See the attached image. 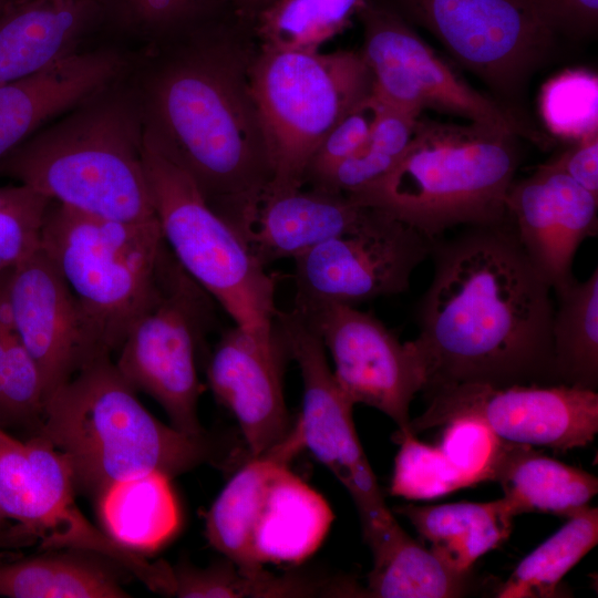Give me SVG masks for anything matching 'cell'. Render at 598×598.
Instances as JSON below:
<instances>
[{
	"label": "cell",
	"mask_w": 598,
	"mask_h": 598,
	"mask_svg": "<svg viewBox=\"0 0 598 598\" xmlns=\"http://www.w3.org/2000/svg\"><path fill=\"white\" fill-rule=\"evenodd\" d=\"M431 282L415 307L412 340L424 394L460 384H560L554 358L551 287L512 220L463 226L432 240Z\"/></svg>",
	"instance_id": "cell-1"
},
{
	"label": "cell",
	"mask_w": 598,
	"mask_h": 598,
	"mask_svg": "<svg viewBox=\"0 0 598 598\" xmlns=\"http://www.w3.org/2000/svg\"><path fill=\"white\" fill-rule=\"evenodd\" d=\"M174 30L181 42L152 76L147 123L225 218L272 178L252 91L255 18L224 1Z\"/></svg>",
	"instance_id": "cell-2"
},
{
	"label": "cell",
	"mask_w": 598,
	"mask_h": 598,
	"mask_svg": "<svg viewBox=\"0 0 598 598\" xmlns=\"http://www.w3.org/2000/svg\"><path fill=\"white\" fill-rule=\"evenodd\" d=\"M519 138L503 126L420 116L398 163L347 196L430 240L457 226L504 223L511 219L507 195L522 161Z\"/></svg>",
	"instance_id": "cell-3"
},
{
	"label": "cell",
	"mask_w": 598,
	"mask_h": 598,
	"mask_svg": "<svg viewBox=\"0 0 598 598\" xmlns=\"http://www.w3.org/2000/svg\"><path fill=\"white\" fill-rule=\"evenodd\" d=\"M68 461L74 485L95 498L115 482L148 472L169 478L218 461L214 443L153 416L111 355L83 365L47 400L34 432Z\"/></svg>",
	"instance_id": "cell-4"
},
{
	"label": "cell",
	"mask_w": 598,
	"mask_h": 598,
	"mask_svg": "<svg viewBox=\"0 0 598 598\" xmlns=\"http://www.w3.org/2000/svg\"><path fill=\"white\" fill-rule=\"evenodd\" d=\"M142 143L143 125L127 105L94 103L25 140L0 161V174L89 215L151 221Z\"/></svg>",
	"instance_id": "cell-5"
},
{
	"label": "cell",
	"mask_w": 598,
	"mask_h": 598,
	"mask_svg": "<svg viewBox=\"0 0 598 598\" xmlns=\"http://www.w3.org/2000/svg\"><path fill=\"white\" fill-rule=\"evenodd\" d=\"M142 156L155 216L174 258L236 326L271 337L278 310L276 278L209 206L148 123L143 125Z\"/></svg>",
	"instance_id": "cell-6"
},
{
	"label": "cell",
	"mask_w": 598,
	"mask_h": 598,
	"mask_svg": "<svg viewBox=\"0 0 598 598\" xmlns=\"http://www.w3.org/2000/svg\"><path fill=\"white\" fill-rule=\"evenodd\" d=\"M40 247L93 324L115 352L155 298L169 254L157 219L125 223L51 202Z\"/></svg>",
	"instance_id": "cell-7"
},
{
	"label": "cell",
	"mask_w": 598,
	"mask_h": 598,
	"mask_svg": "<svg viewBox=\"0 0 598 598\" xmlns=\"http://www.w3.org/2000/svg\"><path fill=\"white\" fill-rule=\"evenodd\" d=\"M424 28L472 73L522 127L542 142L528 111V87L557 49L558 32L535 0H377Z\"/></svg>",
	"instance_id": "cell-8"
},
{
	"label": "cell",
	"mask_w": 598,
	"mask_h": 598,
	"mask_svg": "<svg viewBox=\"0 0 598 598\" xmlns=\"http://www.w3.org/2000/svg\"><path fill=\"white\" fill-rule=\"evenodd\" d=\"M252 91L267 140L268 188L303 187L308 163L327 134L373 91L360 51H264L252 70Z\"/></svg>",
	"instance_id": "cell-9"
},
{
	"label": "cell",
	"mask_w": 598,
	"mask_h": 598,
	"mask_svg": "<svg viewBox=\"0 0 598 598\" xmlns=\"http://www.w3.org/2000/svg\"><path fill=\"white\" fill-rule=\"evenodd\" d=\"M210 299L169 250L157 293L128 329L114 362L136 392L154 399L171 425L188 435L205 434L197 416L196 354L212 327Z\"/></svg>",
	"instance_id": "cell-10"
},
{
	"label": "cell",
	"mask_w": 598,
	"mask_h": 598,
	"mask_svg": "<svg viewBox=\"0 0 598 598\" xmlns=\"http://www.w3.org/2000/svg\"><path fill=\"white\" fill-rule=\"evenodd\" d=\"M274 322L302 379V411L297 422L305 448L350 493L360 514L364 540L374 554L404 530L386 507L359 441L352 417L354 404L338 385L322 341L305 318L293 308L278 309Z\"/></svg>",
	"instance_id": "cell-11"
},
{
	"label": "cell",
	"mask_w": 598,
	"mask_h": 598,
	"mask_svg": "<svg viewBox=\"0 0 598 598\" xmlns=\"http://www.w3.org/2000/svg\"><path fill=\"white\" fill-rule=\"evenodd\" d=\"M360 53L373 93L385 104L421 115L430 109L472 123L496 125L525 137L517 122L489 95L471 86L394 11L370 0L358 13Z\"/></svg>",
	"instance_id": "cell-12"
},
{
	"label": "cell",
	"mask_w": 598,
	"mask_h": 598,
	"mask_svg": "<svg viewBox=\"0 0 598 598\" xmlns=\"http://www.w3.org/2000/svg\"><path fill=\"white\" fill-rule=\"evenodd\" d=\"M432 240L415 228L369 207L353 231L326 240L295 261V308L358 306L406 292Z\"/></svg>",
	"instance_id": "cell-13"
},
{
	"label": "cell",
	"mask_w": 598,
	"mask_h": 598,
	"mask_svg": "<svg viewBox=\"0 0 598 598\" xmlns=\"http://www.w3.org/2000/svg\"><path fill=\"white\" fill-rule=\"evenodd\" d=\"M427 409L410 421L416 434L456 417L482 422L499 440L567 451L588 445L598 432V393L556 385L460 384L424 394Z\"/></svg>",
	"instance_id": "cell-14"
},
{
	"label": "cell",
	"mask_w": 598,
	"mask_h": 598,
	"mask_svg": "<svg viewBox=\"0 0 598 598\" xmlns=\"http://www.w3.org/2000/svg\"><path fill=\"white\" fill-rule=\"evenodd\" d=\"M319 334L333 361L334 379L353 403L372 406L410 430V404L425 384V370L413 341L402 342L373 312L357 306L297 309Z\"/></svg>",
	"instance_id": "cell-15"
},
{
	"label": "cell",
	"mask_w": 598,
	"mask_h": 598,
	"mask_svg": "<svg viewBox=\"0 0 598 598\" xmlns=\"http://www.w3.org/2000/svg\"><path fill=\"white\" fill-rule=\"evenodd\" d=\"M8 295L16 332L40 370L47 400L83 365L111 355L40 246L11 270Z\"/></svg>",
	"instance_id": "cell-16"
},
{
	"label": "cell",
	"mask_w": 598,
	"mask_h": 598,
	"mask_svg": "<svg viewBox=\"0 0 598 598\" xmlns=\"http://www.w3.org/2000/svg\"><path fill=\"white\" fill-rule=\"evenodd\" d=\"M289 358L274 323L271 337H258L234 326L221 334L207 364L216 399L236 417L250 457L261 455L291 430L282 389Z\"/></svg>",
	"instance_id": "cell-17"
},
{
	"label": "cell",
	"mask_w": 598,
	"mask_h": 598,
	"mask_svg": "<svg viewBox=\"0 0 598 598\" xmlns=\"http://www.w3.org/2000/svg\"><path fill=\"white\" fill-rule=\"evenodd\" d=\"M507 210L519 243L553 291L571 282L579 246L598 234V197L540 164L513 182Z\"/></svg>",
	"instance_id": "cell-18"
},
{
	"label": "cell",
	"mask_w": 598,
	"mask_h": 598,
	"mask_svg": "<svg viewBox=\"0 0 598 598\" xmlns=\"http://www.w3.org/2000/svg\"><path fill=\"white\" fill-rule=\"evenodd\" d=\"M368 213L369 207L354 204L341 193L311 187L289 192L267 188L224 219L266 268L355 230Z\"/></svg>",
	"instance_id": "cell-19"
},
{
	"label": "cell",
	"mask_w": 598,
	"mask_h": 598,
	"mask_svg": "<svg viewBox=\"0 0 598 598\" xmlns=\"http://www.w3.org/2000/svg\"><path fill=\"white\" fill-rule=\"evenodd\" d=\"M121 69L111 52L69 53L0 85V161L47 120L101 92Z\"/></svg>",
	"instance_id": "cell-20"
},
{
	"label": "cell",
	"mask_w": 598,
	"mask_h": 598,
	"mask_svg": "<svg viewBox=\"0 0 598 598\" xmlns=\"http://www.w3.org/2000/svg\"><path fill=\"white\" fill-rule=\"evenodd\" d=\"M105 19V0H13L0 14V85L69 54Z\"/></svg>",
	"instance_id": "cell-21"
},
{
	"label": "cell",
	"mask_w": 598,
	"mask_h": 598,
	"mask_svg": "<svg viewBox=\"0 0 598 598\" xmlns=\"http://www.w3.org/2000/svg\"><path fill=\"white\" fill-rule=\"evenodd\" d=\"M328 502L288 465L272 475L257 509L251 550L259 565H298L324 540L333 522Z\"/></svg>",
	"instance_id": "cell-22"
},
{
	"label": "cell",
	"mask_w": 598,
	"mask_h": 598,
	"mask_svg": "<svg viewBox=\"0 0 598 598\" xmlns=\"http://www.w3.org/2000/svg\"><path fill=\"white\" fill-rule=\"evenodd\" d=\"M302 450L303 439L296 421L280 442L261 455L250 457L236 472L206 514L207 542L246 575L264 570L252 555L251 530L269 481Z\"/></svg>",
	"instance_id": "cell-23"
},
{
	"label": "cell",
	"mask_w": 598,
	"mask_h": 598,
	"mask_svg": "<svg viewBox=\"0 0 598 598\" xmlns=\"http://www.w3.org/2000/svg\"><path fill=\"white\" fill-rule=\"evenodd\" d=\"M13 555V554H12ZM0 553V596L8 598H123V573L115 561L95 553L47 550L10 559ZM131 575V574H130Z\"/></svg>",
	"instance_id": "cell-24"
},
{
	"label": "cell",
	"mask_w": 598,
	"mask_h": 598,
	"mask_svg": "<svg viewBox=\"0 0 598 598\" xmlns=\"http://www.w3.org/2000/svg\"><path fill=\"white\" fill-rule=\"evenodd\" d=\"M451 568L470 573L473 564L507 539L517 512L502 497L488 503L395 507Z\"/></svg>",
	"instance_id": "cell-25"
},
{
	"label": "cell",
	"mask_w": 598,
	"mask_h": 598,
	"mask_svg": "<svg viewBox=\"0 0 598 598\" xmlns=\"http://www.w3.org/2000/svg\"><path fill=\"white\" fill-rule=\"evenodd\" d=\"M493 481L501 484L517 515L545 512L568 518L598 492L595 475L545 456L529 445L504 441Z\"/></svg>",
	"instance_id": "cell-26"
},
{
	"label": "cell",
	"mask_w": 598,
	"mask_h": 598,
	"mask_svg": "<svg viewBox=\"0 0 598 598\" xmlns=\"http://www.w3.org/2000/svg\"><path fill=\"white\" fill-rule=\"evenodd\" d=\"M169 480L153 471L110 485L96 498L104 532L138 554L162 547L181 522Z\"/></svg>",
	"instance_id": "cell-27"
},
{
	"label": "cell",
	"mask_w": 598,
	"mask_h": 598,
	"mask_svg": "<svg viewBox=\"0 0 598 598\" xmlns=\"http://www.w3.org/2000/svg\"><path fill=\"white\" fill-rule=\"evenodd\" d=\"M551 337L560 384L598 386V268L586 280L576 278L554 291Z\"/></svg>",
	"instance_id": "cell-28"
},
{
	"label": "cell",
	"mask_w": 598,
	"mask_h": 598,
	"mask_svg": "<svg viewBox=\"0 0 598 598\" xmlns=\"http://www.w3.org/2000/svg\"><path fill=\"white\" fill-rule=\"evenodd\" d=\"M373 558L364 591L368 597L455 598L471 587V571L454 570L406 533L373 554Z\"/></svg>",
	"instance_id": "cell-29"
},
{
	"label": "cell",
	"mask_w": 598,
	"mask_h": 598,
	"mask_svg": "<svg viewBox=\"0 0 598 598\" xmlns=\"http://www.w3.org/2000/svg\"><path fill=\"white\" fill-rule=\"evenodd\" d=\"M598 543V509L588 505L526 556L497 590L498 598L558 597L563 577Z\"/></svg>",
	"instance_id": "cell-30"
},
{
	"label": "cell",
	"mask_w": 598,
	"mask_h": 598,
	"mask_svg": "<svg viewBox=\"0 0 598 598\" xmlns=\"http://www.w3.org/2000/svg\"><path fill=\"white\" fill-rule=\"evenodd\" d=\"M370 0H276L255 18L264 51H319Z\"/></svg>",
	"instance_id": "cell-31"
},
{
	"label": "cell",
	"mask_w": 598,
	"mask_h": 598,
	"mask_svg": "<svg viewBox=\"0 0 598 598\" xmlns=\"http://www.w3.org/2000/svg\"><path fill=\"white\" fill-rule=\"evenodd\" d=\"M420 116L384 104L364 143L316 188L347 195L385 175L408 148Z\"/></svg>",
	"instance_id": "cell-32"
},
{
	"label": "cell",
	"mask_w": 598,
	"mask_h": 598,
	"mask_svg": "<svg viewBox=\"0 0 598 598\" xmlns=\"http://www.w3.org/2000/svg\"><path fill=\"white\" fill-rule=\"evenodd\" d=\"M6 368L0 395V427H31L44 417L45 392L40 370L16 329L6 331Z\"/></svg>",
	"instance_id": "cell-33"
},
{
	"label": "cell",
	"mask_w": 598,
	"mask_h": 598,
	"mask_svg": "<svg viewBox=\"0 0 598 598\" xmlns=\"http://www.w3.org/2000/svg\"><path fill=\"white\" fill-rule=\"evenodd\" d=\"M396 442L401 446L390 487L392 495L424 499L468 487L439 446L423 444L413 433L396 435Z\"/></svg>",
	"instance_id": "cell-34"
},
{
	"label": "cell",
	"mask_w": 598,
	"mask_h": 598,
	"mask_svg": "<svg viewBox=\"0 0 598 598\" xmlns=\"http://www.w3.org/2000/svg\"><path fill=\"white\" fill-rule=\"evenodd\" d=\"M50 204L23 184L0 186V276L39 248Z\"/></svg>",
	"instance_id": "cell-35"
},
{
	"label": "cell",
	"mask_w": 598,
	"mask_h": 598,
	"mask_svg": "<svg viewBox=\"0 0 598 598\" xmlns=\"http://www.w3.org/2000/svg\"><path fill=\"white\" fill-rule=\"evenodd\" d=\"M543 115L548 130L575 141L597 125V78L585 73H566L548 83Z\"/></svg>",
	"instance_id": "cell-36"
},
{
	"label": "cell",
	"mask_w": 598,
	"mask_h": 598,
	"mask_svg": "<svg viewBox=\"0 0 598 598\" xmlns=\"http://www.w3.org/2000/svg\"><path fill=\"white\" fill-rule=\"evenodd\" d=\"M383 106V102L373 91L354 105L312 154L303 183L311 188L318 187L338 164L351 156L368 138Z\"/></svg>",
	"instance_id": "cell-37"
},
{
	"label": "cell",
	"mask_w": 598,
	"mask_h": 598,
	"mask_svg": "<svg viewBox=\"0 0 598 598\" xmlns=\"http://www.w3.org/2000/svg\"><path fill=\"white\" fill-rule=\"evenodd\" d=\"M444 425L437 446L467 486L493 480L502 440L475 419L456 417Z\"/></svg>",
	"instance_id": "cell-38"
},
{
	"label": "cell",
	"mask_w": 598,
	"mask_h": 598,
	"mask_svg": "<svg viewBox=\"0 0 598 598\" xmlns=\"http://www.w3.org/2000/svg\"><path fill=\"white\" fill-rule=\"evenodd\" d=\"M226 0H105V19L153 33H164Z\"/></svg>",
	"instance_id": "cell-39"
},
{
	"label": "cell",
	"mask_w": 598,
	"mask_h": 598,
	"mask_svg": "<svg viewBox=\"0 0 598 598\" xmlns=\"http://www.w3.org/2000/svg\"><path fill=\"white\" fill-rule=\"evenodd\" d=\"M236 566L228 559L206 568L179 563L173 567L174 592L181 598H233Z\"/></svg>",
	"instance_id": "cell-40"
},
{
	"label": "cell",
	"mask_w": 598,
	"mask_h": 598,
	"mask_svg": "<svg viewBox=\"0 0 598 598\" xmlns=\"http://www.w3.org/2000/svg\"><path fill=\"white\" fill-rule=\"evenodd\" d=\"M598 197V130L575 141L544 163Z\"/></svg>",
	"instance_id": "cell-41"
},
{
	"label": "cell",
	"mask_w": 598,
	"mask_h": 598,
	"mask_svg": "<svg viewBox=\"0 0 598 598\" xmlns=\"http://www.w3.org/2000/svg\"><path fill=\"white\" fill-rule=\"evenodd\" d=\"M558 34L585 38L598 22V0H535Z\"/></svg>",
	"instance_id": "cell-42"
},
{
	"label": "cell",
	"mask_w": 598,
	"mask_h": 598,
	"mask_svg": "<svg viewBox=\"0 0 598 598\" xmlns=\"http://www.w3.org/2000/svg\"><path fill=\"white\" fill-rule=\"evenodd\" d=\"M244 13L256 18L276 0H226Z\"/></svg>",
	"instance_id": "cell-43"
},
{
	"label": "cell",
	"mask_w": 598,
	"mask_h": 598,
	"mask_svg": "<svg viewBox=\"0 0 598 598\" xmlns=\"http://www.w3.org/2000/svg\"><path fill=\"white\" fill-rule=\"evenodd\" d=\"M13 329V328H12ZM10 329L0 328V395L3 384L4 368H6V331Z\"/></svg>",
	"instance_id": "cell-44"
},
{
	"label": "cell",
	"mask_w": 598,
	"mask_h": 598,
	"mask_svg": "<svg viewBox=\"0 0 598 598\" xmlns=\"http://www.w3.org/2000/svg\"><path fill=\"white\" fill-rule=\"evenodd\" d=\"M9 520L10 519L6 516V514L3 513L0 506V530H3L8 528L9 526H11V524H9Z\"/></svg>",
	"instance_id": "cell-45"
},
{
	"label": "cell",
	"mask_w": 598,
	"mask_h": 598,
	"mask_svg": "<svg viewBox=\"0 0 598 598\" xmlns=\"http://www.w3.org/2000/svg\"><path fill=\"white\" fill-rule=\"evenodd\" d=\"M13 0H0V14Z\"/></svg>",
	"instance_id": "cell-46"
},
{
	"label": "cell",
	"mask_w": 598,
	"mask_h": 598,
	"mask_svg": "<svg viewBox=\"0 0 598 598\" xmlns=\"http://www.w3.org/2000/svg\"><path fill=\"white\" fill-rule=\"evenodd\" d=\"M6 537L3 534L0 533V549L3 548L6 546Z\"/></svg>",
	"instance_id": "cell-47"
}]
</instances>
